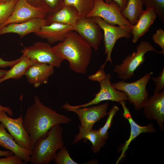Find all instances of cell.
<instances>
[{
  "label": "cell",
  "mask_w": 164,
  "mask_h": 164,
  "mask_svg": "<svg viewBox=\"0 0 164 164\" xmlns=\"http://www.w3.org/2000/svg\"><path fill=\"white\" fill-rule=\"evenodd\" d=\"M68 117L46 107L35 96L34 103L28 107L23 119V125L29 135L32 150L38 139L51 128L70 122Z\"/></svg>",
  "instance_id": "obj_1"
},
{
  "label": "cell",
  "mask_w": 164,
  "mask_h": 164,
  "mask_svg": "<svg viewBox=\"0 0 164 164\" xmlns=\"http://www.w3.org/2000/svg\"><path fill=\"white\" fill-rule=\"evenodd\" d=\"M56 53L69 63L75 73H86L92 54V48L74 31L70 32L65 39L53 47Z\"/></svg>",
  "instance_id": "obj_2"
},
{
  "label": "cell",
  "mask_w": 164,
  "mask_h": 164,
  "mask_svg": "<svg viewBox=\"0 0 164 164\" xmlns=\"http://www.w3.org/2000/svg\"><path fill=\"white\" fill-rule=\"evenodd\" d=\"M63 132L60 125H57L40 137L32 150L30 163L48 164L53 160L57 151L64 146Z\"/></svg>",
  "instance_id": "obj_3"
},
{
  "label": "cell",
  "mask_w": 164,
  "mask_h": 164,
  "mask_svg": "<svg viewBox=\"0 0 164 164\" xmlns=\"http://www.w3.org/2000/svg\"><path fill=\"white\" fill-rule=\"evenodd\" d=\"M152 73V72H148L132 82H126L124 80L111 83V85L116 89L124 92L127 96L128 102L133 105L135 110H139L142 109L149 97L146 86Z\"/></svg>",
  "instance_id": "obj_4"
},
{
  "label": "cell",
  "mask_w": 164,
  "mask_h": 164,
  "mask_svg": "<svg viewBox=\"0 0 164 164\" xmlns=\"http://www.w3.org/2000/svg\"><path fill=\"white\" fill-rule=\"evenodd\" d=\"M136 51L126 56L120 64L116 65L113 72L117 73L118 77L124 80L130 79L134 75L137 68L142 64L145 60V55L148 52L158 51L149 42L141 41L136 47Z\"/></svg>",
  "instance_id": "obj_5"
},
{
  "label": "cell",
  "mask_w": 164,
  "mask_h": 164,
  "mask_svg": "<svg viewBox=\"0 0 164 164\" xmlns=\"http://www.w3.org/2000/svg\"><path fill=\"white\" fill-rule=\"evenodd\" d=\"M91 18L99 25L104 31V53L107 54V56L105 61L101 66L100 68L104 69L108 61L112 64L111 54L116 41L123 37L129 39L131 36V27L128 26H113L107 23L99 17H94Z\"/></svg>",
  "instance_id": "obj_6"
},
{
  "label": "cell",
  "mask_w": 164,
  "mask_h": 164,
  "mask_svg": "<svg viewBox=\"0 0 164 164\" xmlns=\"http://www.w3.org/2000/svg\"><path fill=\"white\" fill-rule=\"evenodd\" d=\"M121 9L114 1L106 3L104 0H95L94 7L86 17H99L108 24L119 26L132 25L121 13Z\"/></svg>",
  "instance_id": "obj_7"
},
{
  "label": "cell",
  "mask_w": 164,
  "mask_h": 164,
  "mask_svg": "<svg viewBox=\"0 0 164 164\" xmlns=\"http://www.w3.org/2000/svg\"><path fill=\"white\" fill-rule=\"evenodd\" d=\"M21 52L34 63H46L60 68L64 60L55 51L49 43L38 42L25 47Z\"/></svg>",
  "instance_id": "obj_8"
},
{
  "label": "cell",
  "mask_w": 164,
  "mask_h": 164,
  "mask_svg": "<svg viewBox=\"0 0 164 164\" xmlns=\"http://www.w3.org/2000/svg\"><path fill=\"white\" fill-rule=\"evenodd\" d=\"M108 102L98 105L89 107H77L66 103L62 108L67 111L76 114L80 120L81 127L85 130L89 131L97 122L108 114Z\"/></svg>",
  "instance_id": "obj_9"
},
{
  "label": "cell",
  "mask_w": 164,
  "mask_h": 164,
  "mask_svg": "<svg viewBox=\"0 0 164 164\" xmlns=\"http://www.w3.org/2000/svg\"><path fill=\"white\" fill-rule=\"evenodd\" d=\"M101 29L91 18L80 17L74 31L95 51H97L103 38Z\"/></svg>",
  "instance_id": "obj_10"
},
{
  "label": "cell",
  "mask_w": 164,
  "mask_h": 164,
  "mask_svg": "<svg viewBox=\"0 0 164 164\" xmlns=\"http://www.w3.org/2000/svg\"><path fill=\"white\" fill-rule=\"evenodd\" d=\"M47 15L44 9L34 6L26 0H17L12 13L0 29L9 24L23 22L33 18L45 19Z\"/></svg>",
  "instance_id": "obj_11"
},
{
  "label": "cell",
  "mask_w": 164,
  "mask_h": 164,
  "mask_svg": "<svg viewBox=\"0 0 164 164\" xmlns=\"http://www.w3.org/2000/svg\"><path fill=\"white\" fill-rule=\"evenodd\" d=\"M23 119L22 115L17 118H12L5 111L0 109L1 124L18 144L25 149L32 150L29 136L23 126Z\"/></svg>",
  "instance_id": "obj_12"
},
{
  "label": "cell",
  "mask_w": 164,
  "mask_h": 164,
  "mask_svg": "<svg viewBox=\"0 0 164 164\" xmlns=\"http://www.w3.org/2000/svg\"><path fill=\"white\" fill-rule=\"evenodd\" d=\"M111 77L110 73L107 74L105 78L99 82L101 87L100 91L95 94V97L92 100L86 104L76 106L87 107L107 100L118 102L121 101H128L127 96L124 92L116 89L112 85L110 81Z\"/></svg>",
  "instance_id": "obj_13"
},
{
  "label": "cell",
  "mask_w": 164,
  "mask_h": 164,
  "mask_svg": "<svg viewBox=\"0 0 164 164\" xmlns=\"http://www.w3.org/2000/svg\"><path fill=\"white\" fill-rule=\"evenodd\" d=\"M143 112L149 120L156 121L160 128H164V90L147 99L143 107Z\"/></svg>",
  "instance_id": "obj_14"
},
{
  "label": "cell",
  "mask_w": 164,
  "mask_h": 164,
  "mask_svg": "<svg viewBox=\"0 0 164 164\" xmlns=\"http://www.w3.org/2000/svg\"><path fill=\"white\" fill-rule=\"evenodd\" d=\"M119 103L123 109L122 115L128 120L130 124V133L129 137L125 142L122 148L121 154L117 161L116 164H118L124 157L130 143L140 134L146 133H155L157 132L156 129L152 123H150L145 126H141L137 124L133 120L129 109L126 106L125 101H121Z\"/></svg>",
  "instance_id": "obj_15"
},
{
  "label": "cell",
  "mask_w": 164,
  "mask_h": 164,
  "mask_svg": "<svg viewBox=\"0 0 164 164\" xmlns=\"http://www.w3.org/2000/svg\"><path fill=\"white\" fill-rule=\"evenodd\" d=\"M46 25L45 19L33 18L23 22L10 24L2 27L0 29V35L13 33L22 37L29 34L38 32Z\"/></svg>",
  "instance_id": "obj_16"
},
{
  "label": "cell",
  "mask_w": 164,
  "mask_h": 164,
  "mask_svg": "<svg viewBox=\"0 0 164 164\" xmlns=\"http://www.w3.org/2000/svg\"><path fill=\"white\" fill-rule=\"evenodd\" d=\"M75 29V27L72 26L53 23L44 26L35 34L46 39L50 44H53L64 41L68 33Z\"/></svg>",
  "instance_id": "obj_17"
},
{
  "label": "cell",
  "mask_w": 164,
  "mask_h": 164,
  "mask_svg": "<svg viewBox=\"0 0 164 164\" xmlns=\"http://www.w3.org/2000/svg\"><path fill=\"white\" fill-rule=\"evenodd\" d=\"M54 66L46 63H35L28 69L25 75L28 82L37 88L48 82L54 73Z\"/></svg>",
  "instance_id": "obj_18"
},
{
  "label": "cell",
  "mask_w": 164,
  "mask_h": 164,
  "mask_svg": "<svg viewBox=\"0 0 164 164\" xmlns=\"http://www.w3.org/2000/svg\"><path fill=\"white\" fill-rule=\"evenodd\" d=\"M80 17L78 11L74 7L63 5L56 12L47 15L45 19L46 25L56 23L70 25L75 27L76 22Z\"/></svg>",
  "instance_id": "obj_19"
},
{
  "label": "cell",
  "mask_w": 164,
  "mask_h": 164,
  "mask_svg": "<svg viewBox=\"0 0 164 164\" xmlns=\"http://www.w3.org/2000/svg\"><path fill=\"white\" fill-rule=\"evenodd\" d=\"M0 146L11 151L25 162H29L32 150L25 149L18 144L12 135L7 132L5 127L1 123L0 124Z\"/></svg>",
  "instance_id": "obj_20"
},
{
  "label": "cell",
  "mask_w": 164,
  "mask_h": 164,
  "mask_svg": "<svg viewBox=\"0 0 164 164\" xmlns=\"http://www.w3.org/2000/svg\"><path fill=\"white\" fill-rule=\"evenodd\" d=\"M157 14L151 8L143 10L137 23L131 28L132 42L136 43L138 39L147 32L156 19Z\"/></svg>",
  "instance_id": "obj_21"
},
{
  "label": "cell",
  "mask_w": 164,
  "mask_h": 164,
  "mask_svg": "<svg viewBox=\"0 0 164 164\" xmlns=\"http://www.w3.org/2000/svg\"><path fill=\"white\" fill-rule=\"evenodd\" d=\"M79 128V132L75 135L72 143L76 144L83 139H87L91 143V149L93 152L94 153L99 152L101 148L106 144V140L100 136L98 130L92 129L87 131L80 125Z\"/></svg>",
  "instance_id": "obj_22"
},
{
  "label": "cell",
  "mask_w": 164,
  "mask_h": 164,
  "mask_svg": "<svg viewBox=\"0 0 164 164\" xmlns=\"http://www.w3.org/2000/svg\"><path fill=\"white\" fill-rule=\"evenodd\" d=\"M34 63L29 58L22 55L20 60L0 79V83L11 78L16 80L20 79L25 75L28 68Z\"/></svg>",
  "instance_id": "obj_23"
},
{
  "label": "cell",
  "mask_w": 164,
  "mask_h": 164,
  "mask_svg": "<svg viewBox=\"0 0 164 164\" xmlns=\"http://www.w3.org/2000/svg\"><path fill=\"white\" fill-rule=\"evenodd\" d=\"M142 0H128L125 8L121 11L123 17L132 25L137 22L143 10Z\"/></svg>",
  "instance_id": "obj_24"
},
{
  "label": "cell",
  "mask_w": 164,
  "mask_h": 164,
  "mask_svg": "<svg viewBox=\"0 0 164 164\" xmlns=\"http://www.w3.org/2000/svg\"><path fill=\"white\" fill-rule=\"evenodd\" d=\"M94 3L95 0H64L63 5L74 7L80 17L87 16L93 9Z\"/></svg>",
  "instance_id": "obj_25"
},
{
  "label": "cell",
  "mask_w": 164,
  "mask_h": 164,
  "mask_svg": "<svg viewBox=\"0 0 164 164\" xmlns=\"http://www.w3.org/2000/svg\"><path fill=\"white\" fill-rule=\"evenodd\" d=\"M17 0H10L0 3V26L12 13Z\"/></svg>",
  "instance_id": "obj_26"
},
{
  "label": "cell",
  "mask_w": 164,
  "mask_h": 164,
  "mask_svg": "<svg viewBox=\"0 0 164 164\" xmlns=\"http://www.w3.org/2000/svg\"><path fill=\"white\" fill-rule=\"evenodd\" d=\"M119 110L117 106L114 105L108 112V117L104 125L97 130L99 135L103 139L105 140L108 139V130L111 127L114 116Z\"/></svg>",
  "instance_id": "obj_27"
},
{
  "label": "cell",
  "mask_w": 164,
  "mask_h": 164,
  "mask_svg": "<svg viewBox=\"0 0 164 164\" xmlns=\"http://www.w3.org/2000/svg\"><path fill=\"white\" fill-rule=\"evenodd\" d=\"M146 8H151L155 11L159 19L164 22V0H142Z\"/></svg>",
  "instance_id": "obj_28"
},
{
  "label": "cell",
  "mask_w": 164,
  "mask_h": 164,
  "mask_svg": "<svg viewBox=\"0 0 164 164\" xmlns=\"http://www.w3.org/2000/svg\"><path fill=\"white\" fill-rule=\"evenodd\" d=\"M54 162L56 164H77L71 157L66 146H63L57 152Z\"/></svg>",
  "instance_id": "obj_29"
},
{
  "label": "cell",
  "mask_w": 164,
  "mask_h": 164,
  "mask_svg": "<svg viewBox=\"0 0 164 164\" xmlns=\"http://www.w3.org/2000/svg\"><path fill=\"white\" fill-rule=\"evenodd\" d=\"M64 0H42L43 7L47 15L53 13L60 9L63 5Z\"/></svg>",
  "instance_id": "obj_30"
},
{
  "label": "cell",
  "mask_w": 164,
  "mask_h": 164,
  "mask_svg": "<svg viewBox=\"0 0 164 164\" xmlns=\"http://www.w3.org/2000/svg\"><path fill=\"white\" fill-rule=\"evenodd\" d=\"M152 79L155 85L153 94L159 93L164 88V68L157 77Z\"/></svg>",
  "instance_id": "obj_31"
},
{
  "label": "cell",
  "mask_w": 164,
  "mask_h": 164,
  "mask_svg": "<svg viewBox=\"0 0 164 164\" xmlns=\"http://www.w3.org/2000/svg\"><path fill=\"white\" fill-rule=\"evenodd\" d=\"M152 39L154 42L162 49V54H164V31L162 29H157L153 35Z\"/></svg>",
  "instance_id": "obj_32"
},
{
  "label": "cell",
  "mask_w": 164,
  "mask_h": 164,
  "mask_svg": "<svg viewBox=\"0 0 164 164\" xmlns=\"http://www.w3.org/2000/svg\"><path fill=\"white\" fill-rule=\"evenodd\" d=\"M23 160L14 155L6 157L0 158V164H22Z\"/></svg>",
  "instance_id": "obj_33"
},
{
  "label": "cell",
  "mask_w": 164,
  "mask_h": 164,
  "mask_svg": "<svg viewBox=\"0 0 164 164\" xmlns=\"http://www.w3.org/2000/svg\"><path fill=\"white\" fill-rule=\"evenodd\" d=\"M106 75L104 69L100 68L95 73L89 76L88 78L89 80L99 82L105 78Z\"/></svg>",
  "instance_id": "obj_34"
},
{
  "label": "cell",
  "mask_w": 164,
  "mask_h": 164,
  "mask_svg": "<svg viewBox=\"0 0 164 164\" xmlns=\"http://www.w3.org/2000/svg\"><path fill=\"white\" fill-rule=\"evenodd\" d=\"M21 57L19 58L11 61H6L2 58H0V67L2 68L8 67H12L15 64L18 62L20 59Z\"/></svg>",
  "instance_id": "obj_35"
},
{
  "label": "cell",
  "mask_w": 164,
  "mask_h": 164,
  "mask_svg": "<svg viewBox=\"0 0 164 164\" xmlns=\"http://www.w3.org/2000/svg\"><path fill=\"white\" fill-rule=\"evenodd\" d=\"M110 2L113 1L116 2L121 8V10L126 7L128 0H109Z\"/></svg>",
  "instance_id": "obj_36"
},
{
  "label": "cell",
  "mask_w": 164,
  "mask_h": 164,
  "mask_svg": "<svg viewBox=\"0 0 164 164\" xmlns=\"http://www.w3.org/2000/svg\"><path fill=\"white\" fill-rule=\"evenodd\" d=\"M26 1L29 4L34 6L44 9L42 5V0H26Z\"/></svg>",
  "instance_id": "obj_37"
},
{
  "label": "cell",
  "mask_w": 164,
  "mask_h": 164,
  "mask_svg": "<svg viewBox=\"0 0 164 164\" xmlns=\"http://www.w3.org/2000/svg\"><path fill=\"white\" fill-rule=\"evenodd\" d=\"M0 109L5 111L10 116H12L13 115V112L11 108L9 107L3 106L0 105Z\"/></svg>",
  "instance_id": "obj_38"
},
{
  "label": "cell",
  "mask_w": 164,
  "mask_h": 164,
  "mask_svg": "<svg viewBox=\"0 0 164 164\" xmlns=\"http://www.w3.org/2000/svg\"><path fill=\"white\" fill-rule=\"evenodd\" d=\"M14 153L10 151L0 150V156H8L14 155Z\"/></svg>",
  "instance_id": "obj_39"
},
{
  "label": "cell",
  "mask_w": 164,
  "mask_h": 164,
  "mask_svg": "<svg viewBox=\"0 0 164 164\" xmlns=\"http://www.w3.org/2000/svg\"><path fill=\"white\" fill-rule=\"evenodd\" d=\"M7 71V70H4L0 69V79L5 74Z\"/></svg>",
  "instance_id": "obj_40"
},
{
  "label": "cell",
  "mask_w": 164,
  "mask_h": 164,
  "mask_svg": "<svg viewBox=\"0 0 164 164\" xmlns=\"http://www.w3.org/2000/svg\"><path fill=\"white\" fill-rule=\"evenodd\" d=\"M10 0H0V3L5 2Z\"/></svg>",
  "instance_id": "obj_41"
},
{
  "label": "cell",
  "mask_w": 164,
  "mask_h": 164,
  "mask_svg": "<svg viewBox=\"0 0 164 164\" xmlns=\"http://www.w3.org/2000/svg\"><path fill=\"white\" fill-rule=\"evenodd\" d=\"M105 2L107 3H109L110 2L109 0H104Z\"/></svg>",
  "instance_id": "obj_42"
}]
</instances>
